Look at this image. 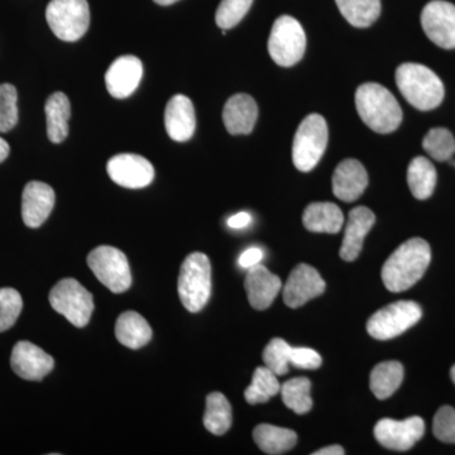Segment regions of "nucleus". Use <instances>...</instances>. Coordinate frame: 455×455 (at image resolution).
I'll return each mask as SVG.
<instances>
[{"label":"nucleus","mask_w":455,"mask_h":455,"mask_svg":"<svg viewBox=\"0 0 455 455\" xmlns=\"http://www.w3.org/2000/svg\"><path fill=\"white\" fill-rule=\"evenodd\" d=\"M423 316L414 301H397L374 313L367 323V331L377 340L394 339L418 324Z\"/></svg>","instance_id":"1a4fd4ad"},{"label":"nucleus","mask_w":455,"mask_h":455,"mask_svg":"<svg viewBox=\"0 0 455 455\" xmlns=\"http://www.w3.org/2000/svg\"><path fill=\"white\" fill-rule=\"evenodd\" d=\"M253 0H221L215 14V22L221 29L238 25L252 7Z\"/></svg>","instance_id":"f704fd0d"},{"label":"nucleus","mask_w":455,"mask_h":455,"mask_svg":"<svg viewBox=\"0 0 455 455\" xmlns=\"http://www.w3.org/2000/svg\"><path fill=\"white\" fill-rule=\"evenodd\" d=\"M355 107L362 121L377 133L395 132L403 122V110L390 90L377 83L362 84L355 92Z\"/></svg>","instance_id":"f03ea898"},{"label":"nucleus","mask_w":455,"mask_h":455,"mask_svg":"<svg viewBox=\"0 0 455 455\" xmlns=\"http://www.w3.org/2000/svg\"><path fill=\"white\" fill-rule=\"evenodd\" d=\"M341 16L358 28L372 26L381 14V0H335Z\"/></svg>","instance_id":"c756f323"},{"label":"nucleus","mask_w":455,"mask_h":455,"mask_svg":"<svg viewBox=\"0 0 455 455\" xmlns=\"http://www.w3.org/2000/svg\"><path fill=\"white\" fill-rule=\"evenodd\" d=\"M204 427L214 435H224L232 427V406L220 392H212L206 397Z\"/></svg>","instance_id":"c85d7f7f"},{"label":"nucleus","mask_w":455,"mask_h":455,"mask_svg":"<svg viewBox=\"0 0 455 455\" xmlns=\"http://www.w3.org/2000/svg\"><path fill=\"white\" fill-rule=\"evenodd\" d=\"M9 152H11V147H9L7 140L0 137V164L7 160Z\"/></svg>","instance_id":"37998d69"},{"label":"nucleus","mask_w":455,"mask_h":455,"mask_svg":"<svg viewBox=\"0 0 455 455\" xmlns=\"http://www.w3.org/2000/svg\"><path fill=\"white\" fill-rule=\"evenodd\" d=\"M453 166L455 167V161H453Z\"/></svg>","instance_id":"49530a36"},{"label":"nucleus","mask_w":455,"mask_h":455,"mask_svg":"<svg viewBox=\"0 0 455 455\" xmlns=\"http://www.w3.org/2000/svg\"><path fill=\"white\" fill-rule=\"evenodd\" d=\"M425 423L419 416H411L405 420L381 419L374 427L373 434L382 447L391 451H405L414 447L423 438Z\"/></svg>","instance_id":"9b49d317"},{"label":"nucleus","mask_w":455,"mask_h":455,"mask_svg":"<svg viewBox=\"0 0 455 455\" xmlns=\"http://www.w3.org/2000/svg\"><path fill=\"white\" fill-rule=\"evenodd\" d=\"M434 435L443 443L455 444V410L451 406L440 407L434 416Z\"/></svg>","instance_id":"4c0bfd02"},{"label":"nucleus","mask_w":455,"mask_h":455,"mask_svg":"<svg viewBox=\"0 0 455 455\" xmlns=\"http://www.w3.org/2000/svg\"><path fill=\"white\" fill-rule=\"evenodd\" d=\"M259 118L256 100L247 94H236L227 101L223 121L230 134H250Z\"/></svg>","instance_id":"4be33fe9"},{"label":"nucleus","mask_w":455,"mask_h":455,"mask_svg":"<svg viewBox=\"0 0 455 455\" xmlns=\"http://www.w3.org/2000/svg\"><path fill=\"white\" fill-rule=\"evenodd\" d=\"M328 124L320 114L307 116L296 131L292 161L296 169L309 172L322 160L328 145Z\"/></svg>","instance_id":"39448f33"},{"label":"nucleus","mask_w":455,"mask_h":455,"mask_svg":"<svg viewBox=\"0 0 455 455\" xmlns=\"http://www.w3.org/2000/svg\"><path fill=\"white\" fill-rule=\"evenodd\" d=\"M22 307V296L17 290L11 287L0 289V333L16 324Z\"/></svg>","instance_id":"c9c22d12"},{"label":"nucleus","mask_w":455,"mask_h":455,"mask_svg":"<svg viewBox=\"0 0 455 455\" xmlns=\"http://www.w3.org/2000/svg\"><path fill=\"white\" fill-rule=\"evenodd\" d=\"M291 349L292 347H290L281 338H274L263 350L262 357L265 366L277 376H283V374L289 372Z\"/></svg>","instance_id":"72a5a7b5"},{"label":"nucleus","mask_w":455,"mask_h":455,"mask_svg":"<svg viewBox=\"0 0 455 455\" xmlns=\"http://www.w3.org/2000/svg\"><path fill=\"white\" fill-rule=\"evenodd\" d=\"M403 379V367L400 362H382L371 372V391L379 400H386L398 390Z\"/></svg>","instance_id":"cd10ccee"},{"label":"nucleus","mask_w":455,"mask_h":455,"mask_svg":"<svg viewBox=\"0 0 455 455\" xmlns=\"http://www.w3.org/2000/svg\"><path fill=\"white\" fill-rule=\"evenodd\" d=\"M244 286L251 307L256 310H266L283 289V283L277 275L269 272L265 266L257 265L248 268Z\"/></svg>","instance_id":"6ab92c4d"},{"label":"nucleus","mask_w":455,"mask_h":455,"mask_svg":"<svg viewBox=\"0 0 455 455\" xmlns=\"http://www.w3.org/2000/svg\"><path fill=\"white\" fill-rule=\"evenodd\" d=\"M164 127L171 140L187 142L196 133V116L193 101L178 94L170 99L164 110Z\"/></svg>","instance_id":"a211bd4d"},{"label":"nucleus","mask_w":455,"mask_h":455,"mask_svg":"<svg viewBox=\"0 0 455 455\" xmlns=\"http://www.w3.org/2000/svg\"><path fill=\"white\" fill-rule=\"evenodd\" d=\"M18 94L12 84H0V132L13 130L18 122Z\"/></svg>","instance_id":"e433bc0d"},{"label":"nucleus","mask_w":455,"mask_h":455,"mask_svg":"<svg viewBox=\"0 0 455 455\" xmlns=\"http://www.w3.org/2000/svg\"><path fill=\"white\" fill-rule=\"evenodd\" d=\"M307 50V36L298 20L293 17L277 18L269 35L268 52L278 66L290 68L298 64Z\"/></svg>","instance_id":"6e6552de"},{"label":"nucleus","mask_w":455,"mask_h":455,"mask_svg":"<svg viewBox=\"0 0 455 455\" xmlns=\"http://www.w3.org/2000/svg\"><path fill=\"white\" fill-rule=\"evenodd\" d=\"M47 121V136L52 143L64 142L68 134L71 104L64 92H53L44 106Z\"/></svg>","instance_id":"393cba45"},{"label":"nucleus","mask_w":455,"mask_h":455,"mask_svg":"<svg viewBox=\"0 0 455 455\" xmlns=\"http://www.w3.org/2000/svg\"><path fill=\"white\" fill-rule=\"evenodd\" d=\"M325 291V281L319 272L309 265L296 266L283 287V301L291 309H298L311 299Z\"/></svg>","instance_id":"4468645a"},{"label":"nucleus","mask_w":455,"mask_h":455,"mask_svg":"<svg viewBox=\"0 0 455 455\" xmlns=\"http://www.w3.org/2000/svg\"><path fill=\"white\" fill-rule=\"evenodd\" d=\"M451 379H453V382L455 383V366H453V368H451Z\"/></svg>","instance_id":"a18cd8bd"},{"label":"nucleus","mask_w":455,"mask_h":455,"mask_svg":"<svg viewBox=\"0 0 455 455\" xmlns=\"http://www.w3.org/2000/svg\"><path fill=\"white\" fill-rule=\"evenodd\" d=\"M423 147L427 154L435 161L451 160L455 154V140L451 131L433 128L424 137Z\"/></svg>","instance_id":"473e14b6"},{"label":"nucleus","mask_w":455,"mask_h":455,"mask_svg":"<svg viewBox=\"0 0 455 455\" xmlns=\"http://www.w3.org/2000/svg\"><path fill=\"white\" fill-rule=\"evenodd\" d=\"M396 83L403 97L416 109H435L444 99L445 90L438 75L429 68L414 62L398 66Z\"/></svg>","instance_id":"7ed1b4c3"},{"label":"nucleus","mask_w":455,"mask_h":455,"mask_svg":"<svg viewBox=\"0 0 455 455\" xmlns=\"http://www.w3.org/2000/svg\"><path fill=\"white\" fill-rule=\"evenodd\" d=\"M154 2L160 5H171L173 3L179 2V0H154Z\"/></svg>","instance_id":"c03bdc74"},{"label":"nucleus","mask_w":455,"mask_h":455,"mask_svg":"<svg viewBox=\"0 0 455 455\" xmlns=\"http://www.w3.org/2000/svg\"><path fill=\"white\" fill-rule=\"evenodd\" d=\"M55 191L50 185L31 181L22 196V218L27 227L40 228L55 206Z\"/></svg>","instance_id":"f3484780"},{"label":"nucleus","mask_w":455,"mask_h":455,"mask_svg":"<svg viewBox=\"0 0 455 455\" xmlns=\"http://www.w3.org/2000/svg\"><path fill=\"white\" fill-rule=\"evenodd\" d=\"M290 363L301 370H316L322 366V357L316 350L310 348H292Z\"/></svg>","instance_id":"58836bf2"},{"label":"nucleus","mask_w":455,"mask_h":455,"mask_svg":"<svg viewBox=\"0 0 455 455\" xmlns=\"http://www.w3.org/2000/svg\"><path fill=\"white\" fill-rule=\"evenodd\" d=\"M302 223L310 232L337 235L343 227L344 215L333 203H313L305 209Z\"/></svg>","instance_id":"5701e85b"},{"label":"nucleus","mask_w":455,"mask_h":455,"mask_svg":"<svg viewBox=\"0 0 455 455\" xmlns=\"http://www.w3.org/2000/svg\"><path fill=\"white\" fill-rule=\"evenodd\" d=\"M12 370L27 381H42L55 367V361L31 341H18L11 357Z\"/></svg>","instance_id":"2eb2a0df"},{"label":"nucleus","mask_w":455,"mask_h":455,"mask_svg":"<svg viewBox=\"0 0 455 455\" xmlns=\"http://www.w3.org/2000/svg\"><path fill=\"white\" fill-rule=\"evenodd\" d=\"M88 265L107 289L114 293L127 291L132 284L130 263L118 248L100 245L88 256Z\"/></svg>","instance_id":"9d476101"},{"label":"nucleus","mask_w":455,"mask_h":455,"mask_svg":"<svg viewBox=\"0 0 455 455\" xmlns=\"http://www.w3.org/2000/svg\"><path fill=\"white\" fill-rule=\"evenodd\" d=\"M430 260L429 243L421 238L409 239L383 265V284L391 292H403L411 289L424 276Z\"/></svg>","instance_id":"f257e3e1"},{"label":"nucleus","mask_w":455,"mask_h":455,"mask_svg":"<svg viewBox=\"0 0 455 455\" xmlns=\"http://www.w3.org/2000/svg\"><path fill=\"white\" fill-rule=\"evenodd\" d=\"M143 76V65L139 57L125 55L110 65L106 74L108 92L113 98L131 97L139 88Z\"/></svg>","instance_id":"dca6fc26"},{"label":"nucleus","mask_w":455,"mask_h":455,"mask_svg":"<svg viewBox=\"0 0 455 455\" xmlns=\"http://www.w3.org/2000/svg\"><path fill=\"white\" fill-rule=\"evenodd\" d=\"M425 35L436 46L455 49V5L445 0L427 3L421 13Z\"/></svg>","instance_id":"f8f14e48"},{"label":"nucleus","mask_w":455,"mask_h":455,"mask_svg":"<svg viewBox=\"0 0 455 455\" xmlns=\"http://www.w3.org/2000/svg\"><path fill=\"white\" fill-rule=\"evenodd\" d=\"M251 221H252V217L248 212H242L230 217L228 220V226L233 229H242V228L250 226Z\"/></svg>","instance_id":"a19ab883"},{"label":"nucleus","mask_w":455,"mask_h":455,"mask_svg":"<svg viewBox=\"0 0 455 455\" xmlns=\"http://www.w3.org/2000/svg\"><path fill=\"white\" fill-rule=\"evenodd\" d=\"M253 439L260 451L271 455L286 453L298 443L295 431L269 424L259 425L253 430Z\"/></svg>","instance_id":"a878e982"},{"label":"nucleus","mask_w":455,"mask_h":455,"mask_svg":"<svg viewBox=\"0 0 455 455\" xmlns=\"http://www.w3.org/2000/svg\"><path fill=\"white\" fill-rule=\"evenodd\" d=\"M50 304L53 310L64 315L76 328L88 325L94 300L92 295L74 278H64L50 292Z\"/></svg>","instance_id":"0eeeda50"},{"label":"nucleus","mask_w":455,"mask_h":455,"mask_svg":"<svg viewBox=\"0 0 455 455\" xmlns=\"http://www.w3.org/2000/svg\"><path fill=\"white\" fill-rule=\"evenodd\" d=\"M367 185V171L357 160L348 158L341 161L334 171L333 193L341 202H355L364 193Z\"/></svg>","instance_id":"aec40b11"},{"label":"nucleus","mask_w":455,"mask_h":455,"mask_svg":"<svg viewBox=\"0 0 455 455\" xmlns=\"http://www.w3.org/2000/svg\"><path fill=\"white\" fill-rule=\"evenodd\" d=\"M310 391V379L305 377L289 379L281 386L280 390L284 405L298 415L307 414L313 407Z\"/></svg>","instance_id":"2f4dec72"},{"label":"nucleus","mask_w":455,"mask_h":455,"mask_svg":"<svg viewBox=\"0 0 455 455\" xmlns=\"http://www.w3.org/2000/svg\"><path fill=\"white\" fill-rule=\"evenodd\" d=\"M438 175L435 167L427 158L415 157L407 169V184L412 196L419 200H427L435 190Z\"/></svg>","instance_id":"bb28decb"},{"label":"nucleus","mask_w":455,"mask_h":455,"mask_svg":"<svg viewBox=\"0 0 455 455\" xmlns=\"http://www.w3.org/2000/svg\"><path fill=\"white\" fill-rule=\"evenodd\" d=\"M212 295V266L206 254H188L180 268L179 296L185 309L199 313Z\"/></svg>","instance_id":"20e7f679"},{"label":"nucleus","mask_w":455,"mask_h":455,"mask_svg":"<svg viewBox=\"0 0 455 455\" xmlns=\"http://www.w3.org/2000/svg\"><path fill=\"white\" fill-rule=\"evenodd\" d=\"M116 337L123 346L140 349L151 340L152 329L145 317L139 313L125 311L116 320Z\"/></svg>","instance_id":"b1692460"},{"label":"nucleus","mask_w":455,"mask_h":455,"mask_svg":"<svg viewBox=\"0 0 455 455\" xmlns=\"http://www.w3.org/2000/svg\"><path fill=\"white\" fill-rule=\"evenodd\" d=\"M281 390L277 374L272 372L267 367H259L253 373L252 383L244 392L245 401L250 405L265 403L269 398L276 396Z\"/></svg>","instance_id":"7c9ffc66"},{"label":"nucleus","mask_w":455,"mask_h":455,"mask_svg":"<svg viewBox=\"0 0 455 455\" xmlns=\"http://www.w3.org/2000/svg\"><path fill=\"white\" fill-rule=\"evenodd\" d=\"M108 175L119 187L143 188L155 179V170L147 158L140 155L121 154L110 158L107 164Z\"/></svg>","instance_id":"ddd939ff"},{"label":"nucleus","mask_w":455,"mask_h":455,"mask_svg":"<svg viewBox=\"0 0 455 455\" xmlns=\"http://www.w3.org/2000/svg\"><path fill=\"white\" fill-rule=\"evenodd\" d=\"M263 259V251L259 248H248L245 252L242 253L239 259V265L243 268H251L253 266L259 265L260 260Z\"/></svg>","instance_id":"ea45409f"},{"label":"nucleus","mask_w":455,"mask_h":455,"mask_svg":"<svg viewBox=\"0 0 455 455\" xmlns=\"http://www.w3.org/2000/svg\"><path fill=\"white\" fill-rule=\"evenodd\" d=\"M51 31L65 42L80 40L90 26V8L86 0H51L46 9Z\"/></svg>","instance_id":"423d86ee"},{"label":"nucleus","mask_w":455,"mask_h":455,"mask_svg":"<svg viewBox=\"0 0 455 455\" xmlns=\"http://www.w3.org/2000/svg\"><path fill=\"white\" fill-rule=\"evenodd\" d=\"M346 454V451L340 447V445H331V447H326L320 449V451H315L314 455H343Z\"/></svg>","instance_id":"79ce46f5"},{"label":"nucleus","mask_w":455,"mask_h":455,"mask_svg":"<svg viewBox=\"0 0 455 455\" xmlns=\"http://www.w3.org/2000/svg\"><path fill=\"white\" fill-rule=\"evenodd\" d=\"M376 223L373 212L366 206H357L350 211L343 244L340 248L341 259L353 262L358 259L363 248L364 238Z\"/></svg>","instance_id":"412c9836"}]
</instances>
